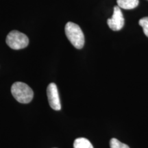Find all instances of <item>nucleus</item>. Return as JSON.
I'll return each instance as SVG.
<instances>
[{"mask_svg": "<svg viewBox=\"0 0 148 148\" xmlns=\"http://www.w3.org/2000/svg\"><path fill=\"white\" fill-rule=\"evenodd\" d=\"M5 41L11 49L16 50L24 49L29 44V39L26 35L16 30L11 31L7 36Z\"/></svg>", "mask_w": 148, "mask_h": 148, "instance_id": "3", "label": "nucleus"}, {"mask_svg": "<svg viewBox=\"0 0 148 148\" xmlns=\"http://www.w3.org/2000/svg\"><path fill=\"white\" fill-rule=\"evenodd\" d=\"M74 148H93V146L88 139L85 138H78L73 143Z\"/></svg>", "mask_w": 148, "mask_h": 148, "instance_id": "7", "label": "nucleus"}, {"mask_svg": "<svg viewBox=\"0 0 148 148\" xmlns=\"http://www.w3.org/2000/svg\"><path fill=\"white\" fill-rule=\"evenodd\" d=\"M124 22L125 20L121 8L118 5L114 6L112 16L107 21L109 27L113 31H119L123 28Z\"/></svg>", "mask_w": 148, "mask_h": 148, "instance_id": "4", "label": "nucleus"}, {"mask_svg": "<svg viewBox=\"0 0 148 148\" xmlns=\"http://www.w3.org/2000/svg\"><path fill=\"white\" fill-rule=\"evenodd\" d=\"M118 6L125 10L134 9L138 5V0H116Z\"/></svg>", "mask_w": 148, "mask_h": 148, "instance_id": "6", "label": "nucleus"}, {"mask_svg": "<svg viewBox=\"0 0 148 148\" xmlns=\"http://www.w3.org/2000/svg\"><path fill=\"white\" fill-rule=\"evenodd\" d=\"M138 23L143 29V32L148 37V16L140 18Z\"/></svg>", "mask_w": 148, "mask_h": 148, "instance_id": "9", "label": "nucleus"}, {"mask_svg": "<svg viewBox=\"0 0 148 148\" xmlns=\"http://www.w3.org/2000/svg\"><path fill=\"white\" fill-rule=\"evenodd\" d=\"M47 94L48 101L51 108L55 110H60L61 109V104L56 84L54 83H51L48 85Z\"/></svg>", "mask_w": 148, "mask_h": 148, "instance_id": "5", "label": "nucleus"}, {"mask_svg": "<svg viewBox=\"0 0 148 148\" xmlns=\"http://www.w3.org/2000/svg\"><path fill=\"white\" fill-rule=\"evenodd\" d=\"M64 31L67 38L76 49H82L84 47V35L78 25L73 22H68Z\"/></svg>", "mask_w": 148, "mask_h": 148, "instance_id": "1", "label": "nucleus"}, {"mask_svg": "<svg viewBox=\"0 0 148 148\" xmlns=\"http://www.w3.org/2000/svg\"><path fill=\"white\" fill-rule=\"evenodd\" d=\"M11 92L16 100L21 103H29L34 96L32 88L21 82H14L11 87Z\"/></svg>", "mask_w": 148, "mask_h": 148, "instance_id": "2", "label": "nucleus"}, {"mask_svg": "<svg viewBox=\"0 0 148 148\" xmlns=\"http://www.w3.org/2000/svg\"><path fill=\"white\" fill-rule=\"evenodd\" d=\"M110 148H130L128 145L119 141L116 138H112L110 141Z\"/></svg>", "mask_w": 148, "mask_h": 148, "instance_id": "8", "label": "nucleus"}]
</instances>
